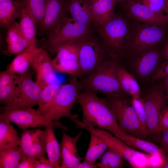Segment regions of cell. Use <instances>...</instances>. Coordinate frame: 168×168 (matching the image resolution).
Returning <instances> with one entry per match:
<instances>
[{"instance_id": "6da1fadb", "label": "cell", "mask_w": 168, "mask_h": 168, "mask_svg": "<svg viewBox=\"0 0 168 168\" xmlns=\"http://www.w3.org/2000/svg\"><path fill=\"white\" fill-rule=\"evenodd\" d=\"M77 103L83 114L79 128L86 129L96 127L99 129L107 130L120 138L123 132L105 98L99 97L95 92L84 91L79 93Z\"/></svg>"}, {"instance_id": "7a4b0ae2", "label": "cell", "mask_w": 168, "mask_h": 168, "mask_svg": "<svg viewBox=\"0 0 168 168\" xmlns=\"http://www.w3.org/2000/svg\"><path fill=\"white\" fill-rule=\"evenodd\" d=\"M125 15L114 13L103 25L95 27L112 58L119 63L125 58L130 35V23Z\"/></svg>"}, {"instance_id": "3957f363", "label": "cell", "mask_w": 168, "mask_h": 168, "mask_svg": "<svg viewBox=\"0 0 168 168\" xmlns=\"http://www.w3.org/2000/svg\"><path fill=\"white\" fill-rule=\"evenodd\" d=\"M119 65L117 61L112 59L90 74L78 77L81 91H87L105 96L126 97L127 94L122 89L118 77Z\"/></svg>"}, {"instance_id": "277c9868", "label": "cell", "mask_w": 168, "mask_h": 168, "mask_svg": "<svg viewBox=\"0 0 168 168\" xmlns=\"http://www.w3.org/2000/svg\"><path fill=\"white\" fill-rule=\"evenodd\" d=\"M72 77L68 83L62 85L59 92L52 102L41 110H37L48 120L58 121L61 118H68L79 128L81 120L78 119L77 114L72 113V110L77 102L78 97L81 91L78 77Z\"/></svg>"}, {"instance_id": "5b68a950", "label": "cell", "mask_w": 168, "mask_h": 168, "mask_svg": "<svg viewBox=\"0 0 168 168\" xmlns=\"http://www.w3.org/2000/svg\"><path fill=\"white\" fill-rule=\"evenodd\" d=\"M76 43L81 69L79 77L90 74L104 63L113 59L95 27Z\"/></svg>"}, {"instance_id": "8992f818", "label": "cell", "mask_w": 168, "mask_h": 168, "mask_svg": "<svg viewBox=\"0 0 168 168\" xmlns=\"http://www.w3.org/2000/svg\"><path fill=\"white\" fill-rule=\"evenodd\" d=\"M130 20V38L125 58L158 45L165 42L168 37V27L147 24Z\"/></svg>"}, {"instance_id": "52a82bcc", "label": "cell", "mask_w": 168, "mask_h": 168, "mask_svg": "<svg viewBox=\"0 0 168 168\" xmlns=\"http://www.w3.org/2000/svg\"><path fill=\"white\" fill-rule=\"evenodd\" d=\"M105 98L122 131L135 137L145 138L131 101L126 97L119 96H106Z\"/></svg>"}, {"instance_id": "ba28073f", "label": "cell", "mask_w": 168, "mask_h": 168, "mask_svg": "<svg viewBox=\"0 0 168 168\" xmlns=\"http://www.w3.org/2000/svg\"><path fill=\"white\" fill-rule=\"evenodd\" d=\"M15 81L16 88L15 93L4 107L10 109H25L38 105L42 89L33 81L30 72L28 70L23 74H17Z\"/></svg>"}, {"instance_id": "9c48e42d", "label": "cell", "mask_w": 168, "mask_h": 168, "mask_svg": "<svg viewBox=\"0 0 168 168\" xmlns=\"http://www.w3.org/2000/svg\"><path fill=\"white\" fill-rule=\"evenodd\" d=\"M0 117L11 123L14 124L22 130L29 128L46 127L50 125H55L58 128L64 131L68 129V128L58 121L46 119L37 109L32 108L14 109L1 107Z\"/></svg>"}, {"instance_id": "30bf717a", "label": "cell", "mask_w": 168, "mask_h": 168, "mask_svg": "<svg viewBox=\"0 0 168 168\" xmlns=\"http://www.w3.org/2000/svg\"><path fill=\"white\" fill-rule=\"evenodd\" d=\"M94 27L76 21L69 17L57 31L47 37L43 47L52 54L60 45L76 42L89 33Z\"/></svg>"}, {"instance_id": "8fae6325", "label": "cell", "mask_w": 168, "mask_h": 168, "mask_svg": "<svg viewBox=\"0 0 168 168\" xmlns=\"http://www.w3.org/2000/svg\"><path fill=\"white\" fill-rule=\"evenodd\" d=\"M159 45L130 55L127 59L129 67L139 79L151 80L162 58V49Z\"/></svg>"}, {"instance_id": "7c38bea8", "label": "cell", "mask_w": 168, "mask_h": 168, "mask_svg": "<svg viewBox=\"0 0 168 168\" xmlns=\"http://www.w3.org/2000/svg\"><path fill=\"white\" fill-rule=\"evenodd\" d=\"M142 98L146 115L148 134L158 136L160 133L159 119L166 99L161 84L153 85Z\"/></svg>"}, {"instance_id": "4fadbf2b", "label": "cell", "mask_w": 168, "mask_h": 168, "mask_svg": "<svg viewBox=\"0 0 168 168\" xmlns=\"http://www.w3.org/2000/svg\"><path fill=\"white\" fill-rule=\"evenodd\" d=\"M69 14L68 0H46L44 16L37 28L40 34L47 37L57 31Z\"/></svg>"}, {"instance_id": "5bb4252c", "label": "cell", "mask_w": 168, "mask_h": 168, "mask_svg": "<svg viewBox=\"0 0 168 168\" xmlns=\"http://www.w3.org/2000/svg\"><path fill=\"white\" fill-rule=\"evenodd\" d=\"M107 144L119 151L129 164L133 168L151 167V155H146L129 147L121 139L111 135L105 130L94 127H89Z\"/></svg>"}, {"instance_id": "9a60e30c", "label": "cell", "mask_w": 168, "mask_h": 168, "mask_svg": "<svg viewBox=\"0 0 168 168\" xmlns=\"http://www.w3.org/2000/svg\"><path fill=\"white\" fill-rule=\"evenodd\" d=\"M129 19L147 24L168 27V16L155 12L137 0H129L122 7Z\"/></svg>"}, {"instance_id": "2e32d148", "label": "cell", "mask_w": 168, "mask_h": 168, "mask_svg": "<svg viewBox=\"0 0 168 168\" xmlns=\"http://www.w3.org/2000/svg\"><path fill=\"white\" fill-rule=\"evenodd\" d=\"M30 66L36 72L35 82L42 89L49 84L58 83L49 52L43 47L34 55Z\"/></svg>"}, {"instance_id": "e0dca14e", "label": "cell", "mask_w": 168, "mask_h": 168, "mask_svg": "<svg viewBox=\"0 0 168 168\" xmlns=\"http://www.w3.org/2000/svg\"><path fill=\"white\" fill-rule=\"evenodd\" d=\"M62 130V136L60 144L62 162L61 168H76L82 158L78 153L77 143L82 134V130L72 137Z\"/></svg>"}, {"instance_id": "ac0fdd59", "label": "cell", "mask_w": 168, "mask_h": 168, "mask_svg": "<svg viewBox=\"0 0 168 168\" xmlns=\"http://www.w3.org/2000/svg\"><path fill=\"white\" fill-rule=\"evenodd\" d=\"M93 26H99L114 13L116 3L114 0H91L87 2Z\"/></svg>"}, {"instance_id": "d6986e66", "label": "cell", "mask_w": 168, "mask_h": 168, "mask_svg": "<svg viewBox=\"0 0 168 168\" xmlns=\"http://www.w3.org/2000/svg\"><path fill=\"white\" fill-rule=\"evenodd\" d=\"M5 39L7 46L4 53L8 55L17 54L29 46L19 23L16 21L7 30Z\"/></svg>"}, {"instance_id": "ffe728a7", "label": "cell", "mask_w": 168, "mask_h": 168, "mask_svg": "<svg viewBox=\"0 0 168 168\" xmlns=\"http://www.w3.org/2000/svg\"><path fill=\"white\" fill-rule=\"evenodd\" d=\"M24 6V0H0V26L7 29L19 17Z\"/></svg>"}, {"instance_id": "44dd1931", "label": "cell", "mask_w": 168, "mask_h": 168, "mask_svg": "<svg viewBox=\"0 0 168 168\" xmlns=\"http://www.w3.org/2000/svg\"><path fill=\"white\" fill-rule=\"evenodd\" d=\"M45 127V149L48 159L54 168H61L62 159L60 145L54 131V129L57 127L50 125Z\"/></svg>"}, {"instance_id": "7402d4cb", "label": "cell", "mask_w": 168, "mask_h": 168, "mask_svg": "<svg viewBox=\"0 0 168 168\" xmlns=\"http://www.w3.org/2000/svg\"><path fill=\"white\" fill-rule=\"evenodd\" d=\"M20 138L11 123L0 117V150L20 146Z\"/></svg>"}, {"instance_id": "603a6c76", "label": "cell", "mask_w": 168, "mask_h": 168, "mask_svg": "<svg viewBox=\"0 0 168 168\" xmlns=\"http://www.w3.org/2000/svg\"><path fill=\"white\" fill-rule=\"evenodd\" d=\"M40 48L28 47L17 54L9 64L7 69L17 75H20L28 70L33 57Z\"/></svg>"}, {"instance_id": "cb8c5ba5", "label": "cell", "mask_w": 168, "mask_h": 168, "mask_svg": "<svg viewBox=\"0 0 168 168\" xmlns=\"http://www.w3.org/2000/svg\"><path fill=\"white\" fill-rule=\"evenodd\" d=\"M128 146L152 155L165 156L161 149L155 144L142 138L123 132L120 139Z\"/></svg>"}, {"instance_id": "d4e9b609", "label": "cell", "mask_w": 168, "mask_h": 168, "mask_svg": "<svg viewBox=\"0 0 168 168\" xmlns=\"http://www.w3.org/2000/svg\"><path fill=\"white\" fill-rule=\"evenodd\" d=\"M90 133V140L84 160L95 164L96 160L104 154L108 148L106 143L90 128L86 129Z\"/></svg>"}, {"instance_id": "484cf974", "label": "cell", "mask_w": 168, "mask_h": 168, "mask_svg": "<svg viewBox=\"0 0 168 168\" xmlns=\"http://www.w3.org/2000/svg\"><path fill=\"white\" fill-rule=\"evenodd\" d=\"M119 80L124 91L132 98L141 97V91L134 77L120 64L118 70Z\"/></svg>"}, {"instance_id": "4316f807", "label": "cell", "mask_w": 168, "mask_h": 168, "mask_svg": "<svg viewBox=\"0 0 168 168\" xmlns=\"http://www.w3.org/2000/svg\"><path fill=\"white\" fill-rule=\"evenodd\" d=\"M68 7L71 18L81 23L93 26L87 2L83 0H68Z\"/></svg>"}, {"instance_id": "83f0119b", "label": "cell", "mask_w": 168, "mask_h": 168, "mask_svg": "<svg viewBox=\"0 0 168 168\" xmlns=\"http://www.w3.org/2000/svg\"><path fill=\"white\" fill-rule=\"evenodd\" d=\"M19 19L20 27L28 43V47L38 48L35 24L24 6Z\"/></svg>"}, {"instance_id": "f1b7e54d", "label": "cell", "mask_w": 168, "mask_h": 168, "mask_svg": "<svg viewBox=\"0 0 168 168\" xmlns=\"http://www.w3.org/2000/svg\"><path fill=\"white\" fill-rule=\"evenodd\" d=\"M23 156L20 146L0 150V168H17Z\"/></svg>"}, {"instance_id": "f546056e", "label": "cell", "mask_w": 168, "mask_h": 168, "mask_svg": "<svg viewBox=\"0 0 168 168\" xmlns=\"http://www.w3.org/2000/svg\"><path fill=\"white\" fill-rule=\"evenodd\" d=\"M100 162L97 164L100 168H120L124 166V157L115 149L108 147L100 157Z\"/></svg>"}, {"instance_id": "4dcf8cb0", "label": "cell", "mask_w": 168, "mask_h": 168, "mask_svg": "<svg viewBox=\"0 0 168 168\" xmlns=\"http://www.w3.org/2000/svg\"><path fill=\"white\" fill-rule=\"evenodd\" d=\"M45 130L35 129V133L31 140L26 154L24 156H29L39 159L45 156Z\"/></svg>"}, {"instance_id": "1f68e13d", "label": "cell", "mask_w": 168, "mask_h": 168, "mask_svg": "<svg viewBox=\"0 0 168 168\" xmlns=\"http://www.w3.org/2000/svg\"><path fill=\"white\" fill-rule=\"evenodd\" d=\"M46 0H24V6L34 21L37 29L43 20Z\"/></svg>"}, {"instance_id": "d6a6232c", "label": "cell", "mask_w": 168, "mask_h": 168, "mask_svg": "<svg viewBox=\"0 0 168 168\" xmlns=\"http://www.w3.org/2000/svg\"><path fill=\"white\" fill-rule=\"evenodd\" d=\"M51 62L55 71L80 77L81 69L78 60H61L55 57L51 60Z\"/></svg>"}, {"instance_id": "836d02e7", "label": "cell", "mask_w": 168, "mask_h": 168, "mask_svg": "<svg viewBox=\"0 0 168 168\" xmlns=\"http://www.w3.org/2000/svg\"><path fill=\"white\" fill-rule=\"evenodd\" d=\"M62 85L58 83H50L42 89L41 97L38 105L40 110L49 105L59 92Z\"/></svg>"}, {"instance_id": "e575fe53", "label": "cell", "mask_w": 168, "mask_h": 168, "mask_svg": "<svg viewBox=\"0 0 168 168\" xmlns=\"http://www.w3.org/2000/svg\"><path fill=\"white\" fill-rule=\"evenodd\" d=\"M76 42L58 46L52 54L56 53L55 57L60 59L78 60V48Z\"/></svg>"}, {"instance_id": "d590c367", "label": "cell", "mask_w": 168, "mask_h": 168, "mask_svg": "<svg viewBox=\"0 0 168 168\" xmlns=\"http://www.w3.org/2000/svg\"><path fill=\"white\" fill-rule=\"evenodd\" d=\"M131 102L143 134L145 138H146L148 135L147 118L142 97H141L139 98H132Z\"/></svg>"}, {"instance_id": "8d00e7d4", "label": "cell", "mask_w": 168, "mask_h": 168, "mask_svg": "<svg viewBox=\"0 0 168 168\" xmlns=\"http://www.w3.org/2000/svg\"><path fill=\"white\" fill-rule=\"evenodd\" d=\"M16 88V81L5 86L0 88V102L1 104H6L14 94Z\"/></svg>"}, {"instance_id": "74e56055", "label": "cell", "mask_w": 168, "mask_h": 168, "mask_svg": "<svg viewBox=\"0 0 168 168\" xmlns=\"http://www.w3.org/2000/svg\"><path fill=\"white\" fill-rule=\"evenodd\" d=\"M152 10L160 13H165V0H137Z\"/></svg>"}, {"instance_id": "f35d334b", "label": "cell", "mask_w": 168, "mask_h": 168, "mask_svg": "<svg viewBox=\"0 0 168 168\" xmlns=\"http://www.w3.org/2000/svg\"><path fill=\"white\" fill-rule=\"evenodd\" d=\"M17 74L9 69L1 71L0 72V88H1L15 81Z\"/></svg>"}, {"instance_id": "ab89813d", "label": "cell", "mask_w": 168, "mask_h": 168, "mask_svg": "<svg viewBox=\"0 0 168 168\" xmlns=\"http://www.w3.org/2000/svg\"><path fill=\"white\" fill-rule=\"evenodd\" d=\"M168 74V61H166L160 64L152 77V81L160 79Z\"/></svg>"}, {"instance_id": "60d3db41", "label": "cell", "mask_w": 168, "mask_h": 168, "mask_svg": "<svg viewBox=\"0 0 168 168\" xmlns=\"http://www.w3.org/2000/svg\"><path fill=\"white\" fill-rule=\"evenodd\" d=\"M159 127L160 133L163 131L168 130V106L164 108L161 114L159 120Z\"/></svg>"}, {"instance_id": "b9f144b4", "label": "cell", "mask_w": 168, "mask_h": 168, "mask_svg": "<svg viewBox=\"0 0 168 168\" xmlns=\"http://www.w3.org/2000/svg\"><path fill=\"white\" fill-rule=\"evenodd\" d=\"M38 159L29 156H23L17 168H35Z\"/></svg>"}, {"instance_id": "7bdbcfd3", "label": "cell", "mask_w": 168, "mask_h": 168, "mask_svg": "<svg viewBox=\"0 0 168 168\" xmlns=\"http://www.w3.org/2000/svg\"><path fill=\"white\" fill-rule=\"evenodd\" d=\"M158 136L160 147L168 157V130L161 132Z\"/></svg>"}, {"instance_id": "ee69618b", "label": "cell", "mask_w": 168, "mask_h": 168, "mask_svg": "<svg viewBox=\"0 0 168 168\" xmlns=\"http://www.w3.org/2000/svg\"><path fill=\"white\" fill-rule=\"evenodd\" d=\"M35 168H54L48 159L45 156L38 159Z\"/></svg>"}, {"instance_id": "f6af8a7d", "label": "cell", "mask_w": 168, "mask_h": 168, "mask_svg": "<svg viewBox=\"0 0 168 168\" xmlns=\"http://www.w3.org/2000/svg\"><path fill=\"white\" fill-rule=\"evenodd\" d=\"M97 167V165L95 164H93L84 161L83 162H81L76 168H96Z\"/></svg>"}, {"instance_id": "bcb514c9", "label": "cell", "mask_w": 168, "mask_h": 168, "mask_svg": "<svg viewBox=\"0 0 168 168\" xmlns=\"http://www.w3.org/2000/svg\"><path fill=\"white\" fill-rule=\"evenodd\" d=\"M162 78L163 79V80L162 83L161 85L165 93L166 98H168V74Z\"/></svg>"}, {"instance_id": "7dc6e473", "label": "cell", "mask_w": 168, "mask_h": 168, "mask_svg": "<svg viewBox=\"0 0 168 168\" xmlns=\"http://www.w3.org/2000/svg\"><path fill=\"white\" fill-rule=\"evenodd\" d=\"M162 58L168 61V37L162 49Z\"/></svg>"}, {"instance_id": "c3c4849f", "label": "cell", "mask_w": 168, "mask_h": 168, "mask_svg": "<svg viewBox=\"0 0 168 168\" xmlns=\"http://www.w3.org/2000/svg\"><path fill=\"white\" fill-rule=\"evenodd\" d=\"M117 3L120 4L122 7L129 0H114Z\"/></svg>"}, {"instance_id": "681fc988", "label": "cell", "mask_w": 168, "mask_h": 168, "mask_svg": "<svg viewBox=\"0 0 168 168\" xmlns=\"http://www.w3.org/2000/svg\"><path fill=\"white\" fill-rule=\"evenodd\" d=\"M160 168H168V157L165 159Z\"/></svg>"}, {"instance_id": "f907efd6", "label": "cell", "mask_w": 168, "mask_h": 168, "mask_svg": "<svg viewBox=\"0 0 168 168\" xmlns=\"http://www.w3.org/2000/svg\"><path fill=\"white\" fill-rule=\"evenodd\" d=\"M165 13L168 16V0H165Z\"/></svg>"}, {"instance_id": "816d5d0a", "label": "cell", "mask_w": 168, "mask_h": 168, "mask_svg": "<svg viewBox=\"0 0 168 168\" xmlns=\"http://www.w3.org/2000/svg\"><path fill=\"white\" fill-rule=\"evenodd\" d=\"M85 1H86V2H88V1H91V0H83Z\"/></svg>"}]
</instances>
